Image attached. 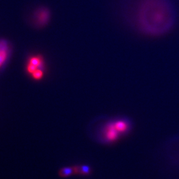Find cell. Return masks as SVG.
<instances>
[{"label":"cell","instance_id":"cell-1","mask_svg":"<svg viewBox=\"0 0 179 179\" xmlns=\"http://www.w3.org/2000/svg\"><path fill=\"white\" fill-rule=\"evenodd\" d=\"M170 5L165 0H142L137 17L139 29L154 36L169 32L175 22L174 14Z\"/></svg>","mask_w":179,"mask_h":179},{"label":"cell","instance_id":"cell-2","mask_svg":"<svg viewBox=\"0 0 179 179\" xmlns=\"http://www.w3.org/2000/svg\"><path fill=\"white\" fill-rule=\"evenodd\" d=\"M101 133L103 140L108 143H113L117 141L120 134L115 128L113 120L106 122L101 128Z\"/></svg>","mask_w":179,"mask_h":179},{"label":"cell","instance_id":"cell-3","mask_svg":"<svg viewBox=\"0 0 179 179\" xmlns=\"http://www.w3.org/2000/svg\"><path fill=\"white\" fill-rule=\"evenodd\" d=\"M113 125L116 130L122 136L125 134L130 130L131 122L130 120L125 118H119L113 120Z\"/></svg>","mask_w":179,"mask_h":179},{"label":"cell","instance_id":"cell-4","mask_svg":"<svg viewBox=\"0 0 179 179\" xmlns=\"http://www.w3.org/2000/svg\"><path fill=\"white\" fill-rule=\"evenodd\" d=\"M30 63L33 64L35 66H36L37 67L38 66H40L42 65V60H40L39 58H32L30 60Z\"/></svg>","mask_w":179,"mask_h":179},{"label":"cell","instance_id":"cell-5","mask_svg":"<svg viewBox=\"0 0 179 179\" xmlns=\"http://www.w3.org/2000/svg\"><path fill=\"white\" fill-rule=\"evenodd\" d=\"M43 73L40 69H37L33 73V76L35 79H40L43 76Z\"/></svg>","mask_w":179,"mask_h":179},{"label":"cell","instance_id":"cell-6","mask_svg":"<svg viewBox=\"0 0 179 179\" xmlns=\"http://www.w3.org/2000/svg\"><path fill=\"white\" fill-rule=\"evenodd\" d=\"M37 67L36 66L34 65L31 64V63H29V64L28 65V66H27V70H28V72H29V73L33 74L34 72L37 69Z\"/></svg>","mask_w":179,"mask_h":179},{"label":"cell","instance_id":"cell-7","mask_svg":"<svg viewBox=\"0 0 179 179\" xmlns=\"http://www.w3.org/2000/svg\"><path fill=\"white\" fill-rule=\"evenodd\" d=\"M0 66H1V65H0Z\"/></svg>","mask_w":179,"mask_h":179}]
</instances>
